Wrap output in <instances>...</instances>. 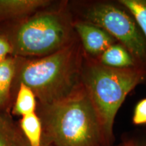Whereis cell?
I'll return each instance as SVG.
<instances>
[{
  "mask_svg": "<svg viewBox=\"0 0 146 146\" xmlns=\"http://www.w3.org/2000/svg\"><path fill=\"white\" fill-rule=\"evenodd\" d=\"M133 146H146V138L139 141H136L133 140Z\"/></svg>",
  "mask_w": 146,
  "mask_h": 146,
  "instance_id": "e0dca14e",
  "label": "cell"
},
{
  "mask_svg": "<svg viewBox=\"0 0 146 146\" xmlns=\"http://www.w3.org/2000/svg\"><path fill=\"white\" fill-rule=\"evenodd\" d=\"M52 4L49 0H0V23L19 21Z\"/></svg>",
  "mask_w": 146,
  "mask_h": 146,
  "instance_id": "52a82bcc",
  "label": "cell"
},
{
  "mask_svg": "<svg viewBox=\"0 0 146 146\" xmlns=\"http://www.w3.org/2000/svg\"><path fill=\"white\" fill-rule=\"evenodd\" d=\"M17 60L10 56L0 62V112L8 104L12 93Z\"/></svg>",
  "mask_w": 146,
  "mask_h": 146,
  "instance_id": "9c48e42d",
  "label": "cell"
},
{
  "mask_svg": "<svg viewBox=\"0 0 146 146\" xmlns=\"http://www.w3.org/2000/svg\"><path fill=\"white\" fill-rule=\"evenodd\" d=\"M15 93L16 96L12 106V114L24 116L36 112L37 100L31 89L24 84H19Z\"/></svg>",
  "mask_w": 146,
  "mask_h": 146,
  "instance_id": "30bf717a",
  "label": "cell"
},
{
  "mask_svg": "<svg viewBox=\"0 0 146 146\" xmlns=\"http://www.w3.org/2000/svg\"><path fill=\"white\" fill-rule=\"evenodd\" d=\"M18 127L31 145H41L43 138V127L36 112L22 116Z\"/></svg>",
  "mask_w": 146,
  "mask_h": 146,
  "instance_id": "8fae6325",
  "label": "cell"
},
{
  "mask_svg": "<svg viewBox=\"0 0 146 146\" xmlns=\"http://www.w3.org/2000/svg\"><path fill=\"white\" fill-rule=\"evenodd\" d=\"M73 27L87 58L96 60L110 46L117 43L101 27L83 20L74 21Z\"/></svg>",
  "mask_w": 146,
  "mask_h": 146,
  "instance_id": "8992f818",
  "label": "cell"
},
{
  "mask_svg": "<svg viewBox=\"0 0 146 146\" xmlns=\"http://www.w3.org/2000/svg\"><path fill=\"white\" fill-rule=\"evenodd\" d=\"M83 21L101 27L126 47L139 65L146 69V39L132 15L108 2L89 5L82 12Z\"/></svg>",
  "mask_w": 146,
  "mask_h": 146,
  "instance_id": "5b68a950",
  "label": "cell"
},
{
  "mask_svg": "<svg viewBox=\"0 0 146 146\" xmlns=\"http://www.w3.org/2000/svg\"><path fill=\"white\" fill-rule=\"evenodd\" d=\"M146 78L141 67L113 68L85 56L81 84L94 106L108 146L114 141V120L128 94Z\"/></svg>",
  "mask_w": 146,
  "mask_h": 146,
  "instance_id": "277c9868",
  "label": "cell"
},
{
  "mask_svg": "<svg viewBox=\"0 0 146 146\" xmlns=\"http://www.w3.org/2000/svg\"><path fill=\"white\" fill-rule=\"evenodd\" d=\"M12 136H13L14 143L15 146H31L28 143L26 139L23 136V133L20 130L19 127H17L14 123L12 128ZM40 146H53L52 144L47 143V142L42 141V143Z\"/></svg>",
  "mask_w": 146,
  "mask_h": 146,
  "instance_id": "2e32d148",
  "label": "cell"
},
{
  "mask_svg": "<svg viewBox=\"0 0 146 146\" xmlns=\"http://www.w3.org/2000/svg\"><path fill=\"white\" fill-rule=\"evenodd\" d=\"M84 58L78 39L64 48L43 57H16L12 92L19 84H24L33 91L39 105L64 99L81 86Z\"/></svg>",
  "mask_w": 146,
  "mask_h": 146,
  "instance_id": "6da1fadb",
  "label": "cell"
},
{
  "mask_svg": "<svg viewBox=\"0 0 146 146\" xmlns=\"http://www.w3.org/2000/svg\"><path fill=\"white\" fill-rule=\"evenodd\" d=\"M74 20L66 5L51 6L9 24L3 33L13 49V56L40 58L58 52L78 39Z\"/></svg>",
  "mask_w": 146,
  "mask_h": 146,
  "instance_id": "3957f363",
  "label": "cell"
},
{
  "mask_svg": "<svg viewBox=\"0 0 146 146\" xmlns=\"http://www.w3.org/2000/svg\"><path fill=\"white\" fill-rule=\"evenodd\" d=\"M133 140H129L125 142V143L120 144V146H133Z\"/></svg>",
  "mask_w": 146,
  "mask_h": 146,
  "instance_id": "ac0fdd59",
  "label": "cell"
},
{
  "mask_svg": "<svg viewBox=\"0 0 146 146\" xmlns=\"http://www.w3.org/2000/svg\"><path fill=\"white\" fill-rule=\"evenodd\" d=\"M118 3L134 18L146 39V0H118Z\"/></svg>",
  "mask_w": 146,
  "mask_h": 146,
  "instance_id": "7c38bea8",
  "label": "cell"
},
{
  "mask_svg": "<svg viewBox=\"0 0 146 146\" xmlns=\"http://www.w3.org/2000/svg\"><path fill=\"white\" fill-rule=\"evenodd\" d=\"M13 56V49L7 36L0 31V62Z\"/></svg>",
  "mask_w": 146,
  "mask_h": 146,
  "instance_id": "9a60e30c",
  "label": "cell"
},
{
  "mask_svg": "<svg viewBox=\"0 0 146 146\" xmlns=\"http://www.w3.org/2000/svg\"><path fill=\"white\" fill-rule=\"evenodd\" d=\"M96 60L102 65L113 68L141 67L137 62L129 50L118 43H115L110 46Z\"/></svg>",
  "mask_w": 146,
  "mask_h": 146,
  "instance_id": "ba28073f",
  "label": "cell"
},
{
  "mask_svg": "<svg viewBox=\"0 0 146 146\" xmlns=\"http://www.w3.org/2000/svg\"><path fill=\"white\" fill-rule=\"evenodd\" d=\"M118 146H120V145H118Z\"/></svg>",
  "mask_w": 146,
  "mask_h": 146,
  "instance_id": "d6986e66",
  "label": "cell"
},
{
  "mask_svg": "<svg viewBox=\"0 0 146 146\" xmlns=\"http://www.w3.org/2000/svg\"><path fill=\"white\" fill-rule=\"evenodd\" d=\"M42 141L53 146H108L102 126L86 91L81 86L64 99L39 105Z\"/></svg>",
  "mask_w": 146,
  "mask_h": 146,
  "instance_id": "7a4b0ae2",
  "label": "cell"
},
{
  "mask_svg": "<svg viewBox=\"0 0 146 146\" xmlns=\"http://www.w3.org/2000/svg\"><path fill=\"white\" fill-rule=\"evenodd\" d=\"M132 120L135 125H146V98L141 100L136 104Z\"/></svg>",
  "mask_w": 146,
  "mask_h": 146,
  "instance_id": "5bb4252c",
  "label": "cell"
},
{
  "mask_svg": "<svg viewBox=\"0 0 146 146\" xmlns=\"http://www.w3.org/2000/svg\"><path fill=\"white\" fill-rule=\"evenodd\" d=\"M14 123L9 115L0 112V146H15L12 136Z\"/></svg>",
  "mask_w": 146,
  "mask_h": 146,
  "instance_id": "4fadbf2b",
  "label": "cell"
}]
</instances>
